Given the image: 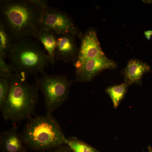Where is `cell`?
Masks as SVG:
<instances>
[{
    "instance_id": "cell-1",
    "label": "cell",
    "mask_w": 152,
    "mask_h": 152,
    "mask_svg": "<svg viewBox=\"0 0 152 152\" xmlns=\"http://www.w3.org/2000/svg\"><path fill=\"white\" fill-rule=\"evenodd\" d=\"M0 10L1 19L14 42L26 38L37 39L43 9L29 0H3Z\"/></svg>"
},
{
    "instance_id": "cell-2",
    "label": "cell",
    "mask_w": 152,
    "mask_h": 152,
    "mask_svg": "<svg viewBox=\"0 0 152 152\" xmlns=\"http://www.w3.org/2000/svg\"><path fill=\"white\" fill-rule=\"evenodd\" d=\"M14 74L9 79L10 91L4 103L0 107L3 119L15 123L30 119L34 113L39 100L35 83Z\"/></svg>"
},
{
    "instance_id": "cell-3",
    "label": "cell",
    "mask_w": 152,
    "mask_h": 152,
    "mask_svg": "<svg viewBox=\"0 0 152 152\" xmlns=\"http://www.w3.org/2000/svg\"><path fill=\"white\" fill-rule=\"evenodd\" d=\"M21 135L27 147L42 151L64 145L66 138L52 114L47 113L29 119Z\"/></svg>"
},
{
    "instance_id": "cell-4",
    "label": "cell",
    "mask_w": 152,
    "mask_h": 152,
    "mask_svg": "<svg viewBox=\"0 0 152 152\" xmlns=\"http://www.w3.org/2000/svg\"><path fill=\"white\" fill-rule=\"evenodd\" d=\"M14 74L27 79L31 75L41 73L50 63L47 53L39 41L28 38L15 42L8 56Z\"/></svg>"
},
{
    "instance_id": "cell-5",
    "label": "cell",
    "mask_w": 152,
    "mask_h": 152,
    "mask_svg": "<svg viewBox=\"0 0 152 152\" xmlns=\"http://www.w3.org/2000/svg\"><path fill=\"white\" fill-rule=\"evenodd\" d=\"M41 73L39 77L34 76L35 84L43 95L47 113L52 114L68 99L73 82L65 75H50L45 71Z\"/></svg>"
},
{
    "instance_id": "cell-6",
    "label": "cell",
    "mask_w": 152,
    "mask_h": 152,
    "mask_svg": "<svg viewBox=\"0 0 152 152\" xmlns=\"http://www.w3.org/2000/svg\"><path fill=\"white\" fill-rule=\"evenodd\" d=\"M40 29H46L58 35L72 34L81 39L83 33L66 13L49 7L43 10L40 21Z\"/></svg>"
},
{
    "instance_id": "cell-7",
    "label": "cell",
    "mask_w": 152,
    "mask_h": 152,
    "mask_svg": "<svg viewBox=\"0 0 152 152\" xmlns=\"http://www.w3.org/2000/svg\"><path fill=\"white\" fill-rule=\"evenodd\" d=\"M117 67L116 63L105 55L88 60L80 68L76 69L75 81L80 83L91 81L103 71L114 69Z\"/></svg>"
},
{
    "instance_id": "cell-8",
    "label": "cell",
    "mask_w": 152,
    "mask_h": 152,
    "mask_svg": "<svg viewBox=\"0 0 152 152\" xmlns=\"http://www.w3.org/2000/svg\"><path fill=\"white\" fill-rule=\"evenodd\" d=\"M79 54L74 66L76 69L80 68L88 60L105 55L101 48L96 30L90 28L83 34Z\"/></svg>"
},
{
    "instance_id": "cell-9",
    "label": "cell",
    "mask_w": 152,
    "mask_h": 152,
    "mask_svg": "<svg viewBox=\"0 0 152 152\" xmlns=\"http://www.w3.org/2000/svg\"><path fill=\"white\" fill-rule=\"evenodd\" d=\"M76 37L72 34L58 36L55 58L57 61L65 63L75 62L78 56L79 49L76 45Z\"/></svg>"
},
{
    "instance_id": "cell-10",
    "label": "cell",
    "mask_w": 152,
    "mask_h": 152,
    "mask_svg": "<svg viewBox=\"0 0 152 152\" xmlns=\"http://www.w3.org/2000/svg\"><path fill=\"white\" fill-rule=\"evenodd\" d=\"M151 71V66L147 63L137 59H131L122 72L124 83L129 86H142L143 76Z\"/></svg>"
},
{
    "instance_id": "cell-11",
    "label": "cell",
    "mask_w": 152,
    "mask_h": 152,
    "mask_svg": "<svg viewBox=\"0 0 152 152\" xmlns=\"http://www.w3.org/2000/svg\"><path fill=\"white\" fill-rule=\"evenodd\" d=\"M16 126L1 133L0 144L2 152H28L21 134Z\"/></svg>"
},
{
    "instance_id": "cell-12",
    "label": "cell",
    "mask_w": 152,
    "mask_h": 152,
    "mask_svg": "<svg viewBox=\"0 0 152 152\" xmlns=\"http://www.w3.org/2000/svg\"><path fill=\"white\" fill-rule=\"evenodd\" d=\"M58 36L50 30L40 28L39 30L37 38V39L43 45L52 66L54 65L56 61L55 58V52Z\"/></svg>"
},
{
    "instance_id": "cell-13",
    "label": "cell",
    "mask_w": 152,
    "mask_h": 152,
    "mask_svg": "<svg viewBox=\"0 0 152 152\" xmlns=\"http://www.w3.org/2000/svg\"><path fill=\"white\" fill-rule=\"evenodd\" d=\"M129 86L124 82L118 85L110 86L106 89L105 92L113 102L114 108L117 109L124 98Z\"/></svg>"
},
{
    "instance_id": "cell-14",
    "label": "cell",
    "mask_w": 152,
    "mask_h": 152,
    "mask_svg": "<svg viewBox=\"0 0 152 152\" xmlns=\"http://www.w3.org/2000/svg\"><path fill=\"white\" fill-rule=\"evenodd\" d=\"M14 42L7 32L2 20H0V57L6 58Z\"/></svg>"
},
{
    "instance_id": "cell-15",
    "label": "cell",
    "mask_w": 152,
    "mask_h": 152,
    "mask_svg": "<svg viewBox=\"0 0 152 152\" xmlns=\"http://www.w3.org/2000/svg\"><path fill=\"white\" fill-rule=\"evenodd\" d=\"M65 145L69 147L73 152H100L94 147L75 137L66 138Z\"/></svg>"
},
{
    "instance_id": "cell-16",
    "label": "cell",
    "mask_w": 152,
    "mask_h": 152,
    "mask_svg": "<svg viewBox=\"0 0 152 152\" xmlns=\"http://www.w3.org/2000/svg\"><path fill=\"white\" fill-rule=\"evenodd\" d=\"M10 88L9 79L0 77V107L3 106L7 99Z\"/></svg>"
},
{
    "instance_id": "cell-17",
    "label": "cell",
    "mask_w": 152,
    "mask_h": 152,
    "mask_svg": "<svg viewBox=\"0 0 152 152\" xmlns=\"http://www.w3.org/2000/svg\"><path fill=\"white\" fill-rule=\"evenodd\" d=\"M5 59L0 57V77L9 79L14 75V73L9 64L6 62Z\"/></svg>"
},
{
    "instance_id": "cell-18",
    "label": "cell",
    "mask_w": 152,
    "mask_h": 152,
    "mask_svg": "<svg viewBox=\"0 0 152 152\" xmlns=\"http://www.w3.org/2000/svg\"><path fill=\"white\" fill-rule=\"evenodd\" d=\"M30 2L40 7L41 8L45 10L48 8L49 6H48V2L44 0H29Z\"/></svg>"
},
{
    "instance_id": "cell-19",
    "label": "cell",
    "mask_w": 152,
    "mask_h": 152,
    "mask_svg": "<svg viewBox=\"0 0 152 152\" xmlns=\"http://www.w3.org/2000/svg\"><path fill=\"white\" fill-rule=\"evenodd\" d=\"M50 152H73L69 147L66 145H63L56 148L51 150Z\"/></svg>"
},
{
    "instance_id": "cell-20",
    "label": "cell",
    "mask_w": 152,
    "mask_h": 152,
    "mask_svg": "<svg viewBox=\"0 0 152 152\" xmlns=\"http://www.w3.org/2000/svg\"><path fill=\"white\" fill-rule=\"evenodd\" d=\"M144 35L145 37L146 38L147 40H150L151 39L152 36V30H148V31H145L144 32Z\"/></svg>"
},
{
    "instance_id": "cell-21",
    "label": "cell",
    "mask_w": 152,
    "mask_h": 152,
    "mask_svg": "<svg viewBox=\"0 0 152 152\" xmlns=\"http://www.w3.org/2000/svg\"><path fill=\"white\" fill-rule=\"evenodd\" d=\"M148 152H152V148L151 147H148Z\"/></svg>"
}]
</instances>
